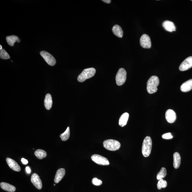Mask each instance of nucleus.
<instances>
[{"label":"nucleus","instance_id":"obj_1","mask_svg":"<svg viewBox=\"0 0 192 192\" xmlns=\"http://www.w3.org/2000/svg\"><path fill=\"white\" fill-rule=\"evenodd\" d=\"M160 83L159 79L156 76H152L147 82V90L149 93H155L158 90L157 87Z\"/></svg>","mask_w":192,"mask_h":192},{"label":"nucleus","instance_id":"obj_2","mask_svg":"<svg viewBox=\"0 0 192 192\" xmlns=\"http://www.w3.org/2000/svg\"><path fill=\"white\" fill-rule=\"evenodd\" d=\"M152 148V140L150 136H147L144 139L142 149V155L145 157L149 156Z\"/></svg>","mask_w":192,"mask_h":192},{"label":"nucleus","instance_id":"obj_3","mask_svg":"<svg viewBox=\"0 0 192 192\" xmlns=\"http://www.w3.org/2000/svg\"><path fill=\"white\" fill-rule=\"evenodd\" d=\"M95 73L96 70L94 68L84 69L78 77V80L80 82H83L87 79L93 77Z\"/></svg>","mask_w":192,"mask_h":192},{"label":"nucleus","instance_id":"obj_4","mask_svg":"<svg viewBox=\"0 0 192 192\" xmlns=\"http://www.w3.org/2000/svg\"><path fill=\"white\" fill-rule=\"evenodd\" d=\"M104 148L110 151H115L118 150L121 147V144L117 140L109 139L103 142Z\"/></svg>","mask_w":192,"mask_h":192},{"label":"nucleus","instance_id":"obj_5","mask_svg":"<svg viewBox=\"0 0 192 192\" xmlns=\"http://www.w3.org/2000/svg\"><path fill=\"white\" fill-rule=\"evenodd\" d=\"M127 72L125 69L121 68L119 69L116 77V81L117 85L121 86L125 83L126 79Z\"/></svg>","mask_w":192,"mask_h":192},{"label":"nucleus","instance_id":"obj_6","mask_svg":"<svg viewBox=\"0 0 192 192\" xmlns=\"http://www.w3.org/2000/svg\"><path fill=\"white\" fill-rule=\"evenodd\" d=\"M91 159L94 162L99 165H108L110 164L107 158L98 155H94L91 157Z\"/></svg>","mask_w":192,"mask_h":192},{"label":"nucleus","instance_id":"obj_7","mask_svg":"<svg viewBox=\"0 0 192 192\" xmlns=\"http://www.w3.org/2000/svg\"><path fill=\"white\" fill-rule=\"evenodd\" d=\"M41 55L49 66H54L56 64V60L49 53L45 51H42L40 53Z\"/></svg>","mask_w":192,"mask_h":192},{"label":"nucleus","instance_id":"obj_8","mask_svg":"<svg viewBox=\"0 0 192 192\" xmlns=\"http://www.w3.org/2000/svg\"><path fill=\"white\" fill-rule=\"evenodd\" d=\"M140 46L145 49H150L151 47V42L150 38L147 34H143L140 39Z\"/></svg>","mask_w":192,"mask_h":192},{"label":"nucleus","instance_id":"obj_9","mask_svg":"<svg viewBox=\"0 0 192 192\" xmlns=\"http://www.w3.org/2000/svg\"><path fill=\"white\" fill-rule=\"evenodd\" d=\"M192 67V56L187 58L180 64L179 69L180 71H184L188 70Z\"/></svg>","mask_w":192,"mask_h":192},{"label":"nucleus","instance_id":"obj_10","mask_svg":"<svg viewBox=\"0 0 192 192\" xmlns=\"http://www.w3.org/2000/svg\"><path fill=\"white\" fill-rule=\"evenodd\" d=\"M31 181L36 188L40 190L42 188V183L39 175L37 174L34 173L31 176Z\"/></svg>","mask_w":192,"mask_h":192},{"label":"nucleus","instance_id":"obj_11","mask_svg":"<svg viewBox=\"0 0 192 192\" xmlns=\"http://www.w3.org/2000/svg\"><path fill=\"white\" fill-rule=\"evenodd\" d=\"M165 118L169 123H173L176 120V114L172 109H168L165 113Z\"/></svg>","mask_w":192,"mask_h":192},{"label":"nucleus","instance_id":"obj_12","mask_svg":"<svg viewBox=\"0 0 192 192\" xmlns=\"http://www.w3.org/2000/svg\"><path fill=\"white\" fill-rule=\"evenodd\" d=\"M6 162L9 167L11 169L15 171L20 172L21 168L19 164L14 160L9 158H7L6 159Z\"/></svg>","mask_w":192,"mask_h":192},{"label":"nucleus","instance_id":"obj_13","mask_svg":"<svg viewBox=\"0 0 192 192\" xmlns=\"http://www.w3.org/2000/svg\"><path fill=\"white\" fill-rule=\"evenodd\" d=\"M162 26L165 30L168 32H172L176 31V27L174 24L171 21L166 20L164 21Z\"/></svg>","mask_w":192,"mask_h":192},{"label":"nucleus","instance_id":"obj_14","mask_svg":"<svg viewBox=\"0 0 192 192\" xmlns=\"http://www.w3.org/2000/svg\"><path fill=\"white\" fill-rule=\"evenodd\" d=\"M192 89V79L187 80L182 84L180 90L183 92H189Z\"/></svg>","mask_w":192,"mask_h":192},{"label":"nucleus","instance_id":"obj_15","mask_svg":"<svg viewBox=\"0 0 192 192\" xmlns=\"http://www.w3.org/2000/svg\"><path fill=\"white\" fill-rule=\"evenodd\" d=\"M65 170L64 168H60L57 170L54 179L56 183H58L61 181L65 175Z\"/></svg>","mask_w":192,"mask_h":192},{"label":"nucleus","instance_id":"obj_16","mask_svg":"<svg viewBox=\"0 0 192 192\" xmlns=\"http://www.w3.org/2000/svg\"><path fill=\"white\" fill-rule=\"evenodd\" d=\"M53 102L52 97L50 94H46L44 100V105L47 110H49L52 107Z\"/></svg>","mask_w":192,"mask_h":192},{"label":"nucleus","instance_id":"obj_17","mask_svg":"<svg viewBox=\"0 0 192 192\" xmlns=\"http://www.w3.org/2000/svg\"><path fill=\"white\" fill-rule=\"evenodd\" d=\"M181 157L178 152H175L173 155V166L175 169L179 168L181 163Z\"/></svg>","mask_w":192,"mask_h":192},{"label":"nucleus","instance_id":"obj_18","mask_svg":"<svg viewBox=\"0 0 192 192\" xmlns=\"http://www.w3.org/2000/svg\"><path fill=\"white\" fill-rule=\"evenodd\" d=\"M1 188L5 191L10 192H14L16 191V187L9 184L2 182L0 184Z\"/></svg>","mask_w":192,"mask_h":192},{"label":"nucleus","instance_id":"obj_19","mask_svg":"<svg viewBox=\"0 0 192 192\" xmlns=\"http://www.w3.org/2000/svg\"><path fill=\"white\" fill-rule=\"evenodd\" d=\"M112 31L115 36L119 38H122L123 31L120 26L117 25H114L112 28Z\"/></svg>","mask_w":192,"mask_h":192},{"label":"nucleus","instance_id":"obj_20","mask_svg":"<svg viewBox=\"0 0 192 192\" xmlns=\"http://www.w3.org/2000/svg\"><path fill=\"white\" fill-rule=\"evenodd\" d=\"M129 114L127 112L124 113L120 117L119 120V125L122 127L126 125L129 118Z\"/></svg>","mask_w":192,"mask_h":192},{"label":"nucleus","instance_id":"obj_21","mask_svg":"<svg viewBox=\"0 0 192 192\" xmlns=\"http://www.w3.org/2000/svg\"><path fill=\"white\" fill-rule=\"evenodd\" d=\"M19 39L18 36L15 35L8 36L6 37V40L8 44L11 47L14 46V43L17 42Z\"/></svg>","mask_w":192,"mask_h":192},{"label":"nucleus","instance_id":"obj_22","mask_svg":"<svg viewBox=\"0 0 192 192\" xmlns=\"http://www.w3.org/2000/svg\"><path fill=\"white\" fill-rule=\"evenodd\" d=\"M34 154L40 160H42L47 156V153L44 150L39 149L36 150L34 152Z\"/></svg>","mask_w":192,"mask_h":192},{"label":"nucleus","instance_id":"obj_23","mask_svg":"<svg viewBox=\"0 0 192 192\" xmlns=\"http://www.w3.org/2000/svg\"><path fill=\"white\" fill-rule=\"evenodd\" d=\"M70 136V129L69 127H67L66 131L64 133L61 134L60 137L63 141H66L68 140Z\"/></svg>","mask_w":192,"mask_h":192},{"label":"nucleus","instance_id":"obj_24","mask_svg":"<svg viewBox=\"0 0 192 192\" xmlns=\"http://www.w3.org/2000/svg\"><path fill=\"white\" fill-rule=\"evenodd\" d=\"M167 174V170L164 167H162L160 171L157 174V178L158 180H160L165 178Z\"/></svg>","mask_w":192,"mask_h":192},{"label":"nucleus","instance_id":"obj_25","mask_svg":"<svg viewBox=\"0 0 192 192\" xmlns=\"http://www.w3.org/2000/svg\"><path fill=\"white\" fill-rule=\"evenodd\" d=\"M0 58L2 59H7L10 58V56L4 49H2L0 50Z\"/></svg>","mask_w":192,"mask_h":192},{"label":"nucleus","instance_id":"obj_26","mask_svg":"<svg viewBox=\"0 0 192 192\" xmlns=\"http://www.w3.org/2000/svg\"><path fill=\"white\" fill-rule=\"evenodd\" d=\"M167 182L165 180H164L163 179L159 180L157 186L158 189H161L162 188H165L167 186Z\"/></svg>","mask_w":192,"mask_h":192},{"label":"nucleus","instance_id":"obj_27","mask_svg":"<svg viewBox=\"0 0 192 192\" xmlns=\"http://www.w3.org/2000/svg\"><path fill=\"white\" fill-rule=\"evenodd\" d=\"M92 184L96 186H100L102 184V182L101 180H99L97 178H94L92 179Z\"/></svg>","mask_w":192,"mask_h":192},{"label":"nucleus","instance_id":"obj_28","mask_svg":"<svg viewBox=\"0 0 192 192\" xmlns=\"http://www.w3.org/2000/svg\"><path fill=\"white\" fill-rule=\"evenodd\" d=\"M162 137L163 139H166V140H169L173 138V136L170 133H167L163 134L162 136Z\"/></svg>","mask_w":192,"mask_h":192},{"label":"nucleus","instance_id":"obj_29","mask_svg":"<svg viewBox=\"0 0 192 192\" xmlns=\"http://www.w3.org/2000/svg\"><path fill=\"white\" fill-rule=\"evenodd\" d=\"M21 161L23 164L24 165L27 164L28 163V160L24 158L21 159Z\"/></svg>","mask_w":192,"mask_h":192},{"label":"nucleus","instance_id":"obj_30","mask_svg":"<svg viewBox=\"0 0 192 192\" xmlns=\"http://www.w3.org/2000/svg\"><path fill=\"white\" fill-rule=\"evenodd\" d=\"M26 172L28 173H31V170L30 168L29 167H27L26 168Z\"/></svg>","mask_w":192,"mask_h":192},{"label":"nucleus","instance_id":"obj_31","mask_svg":"<svg viewBox=\"0 0 192 192\" xmlns=\"http://www.w3.org/2000/svg\"><path fill=\"white\" fill-rule=\"evenodd\" d=\"M102 1L104 3H107V4H109L111 2V0H102Z\"/></svg>","mask_w":192,"mask_h":192},{"label":"nucleus","instance_id":"obj_32","mask_svg":"<svg viewBox=\"0 0 192 192\" xmlns=\"http://www.w3.org/2000/svg\"><path fill=\"white\" fill-rule=\"evenodd\" d=\"M2 49V47L1 45H0V50Z\"/></svg>","mask_w":192,"mask_h":192},{"label":"nucleus","instance_id":"obj_33","mask_svg":"<svg viewBox=\"0 0 192 192\" xmlns=\"http://www.w3.org/2000/svg\"><path fill=\"white\" fill-rule=\"evenodd\" d=\"M54 186H55V184H54Z\"/></svg>","mask_w":192,"mask_h":192},{"label":"nucleus","instance_id":"obj_34","mask_svg":"<svg viewBox=\"0 0 192 192\" xmlns=\"http://www.w3.org/2000/svg\"></svg>","mask_w":192,"mask_h":192}]
</instances>
